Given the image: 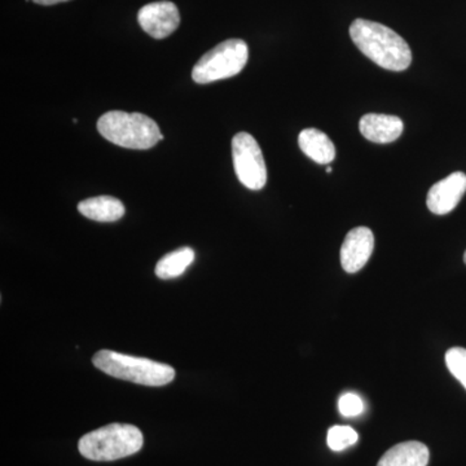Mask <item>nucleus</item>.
Masks as SVG:
<instances>
[{
    "label": "nucleus",
    "instance_id": "obj_1",
    "mask_svg": "<svg viewBox=\"0 0 466 466\" xmlns=\"http://www.w3.org/2000/svg\"><path fill=\"white\" fill-rule=\"evenodd\" d=\"M350 35L359 50L383 69L403 72L412 63L408 43L382 24L358 18L350 26Z\"/></svg>",
    "mask_w": 466,
    "mask_h": 466
},
{
    "label": "nucleus",
    "instance_id": "obj_2",
    "mask_svg": "<svg viewBox=\"0 0 466 466\" xmlns=\"http://www.w3.org/2000/svg\"><path fill=\"white\" fill-rule=\"evenodd\" d=\"M97 130L108 142L128 149H150L164 140L156 121L142 113H104L97 121Z\"/></svg>",
    "mask_w": 466,
    "mask_h": 466
},
{
    "label": "nucleus",
    "instance_id": "obj_3",
    "mask_svg": "<svg viewBox=\"0 0 466 466\" xmlns=\"http://www.w3.org/2000/svg\"><path fill=\"white\" fill-rule=\"evenodd\" d=\"M101 372L124 381L144 386H165L175 379V370L167 364L146 358L131 357L112 350H101L92 358Z\"/></svg>",
    "mask_w": 466,
    "mask_h": 466
},
{
    "label": "nucleus",
    "instance_id": "obj_4",
    "mask_svg": "<svg viewBox=\"0 0 466 466\" xmlns=\"http://www.w3.org/2000/svg\"><path fill=\"white\" fill-rule=\"evenodd\" d=\"M143 444V433L137 426L110 424L85 434L78 450L92 461H115L139 452Z\"/></svg>",
    "mask_w": 466,
    "mask_h": 466
},
{
    "label": "nucleus",
    "instance_id": "obj_5",
    "mask_svg": "<svg viewBox=\"0 0 466 466\" xmlns=\"http://www.w3.org/2000/svg\"><path fill=\"white\" fill-rule=\"evenodd\" d=\"M249 48L241 39H228L207 52L192 70L196 84L207 85L211 82L231 78L247 66Z\"/></svg>",
    "mask_w": 466,
    "mask_h": 466
},
{
    "label": "nucleus",
    "instance_id": "obj_6",
    "mask_svg": "<svg viewBox=\"0 0 466 466\" xmlns=\"http://www.w3.org/2000/svg\"><path fill=\"white\" fill-rule=\"evenodd\" d=\"M232 158L236 175L242 186L259 191L267 183V167L262 149L248 133H238L232 139Z\"/></svg>",
    "mask_w": 466,
    "mask_h": 466
},
{
    "label": "nucleus",
    "instance_id": "obj_7",
    "mask_svg": "<svg viewBox=\"0 0 466 466\" xmlns=\"http://www.w3.org/2000/svg\"><path fill=\"white\" fill-rule=\"evenodd\" d=\"M137 21L144 32L152 38L165 39L179 27V9L167 0L149 3L140 9Z\"/></svg>",
    "mask_w": 466,
    "mask_h": 466
},
{
    "label": "nucleus",
    "instance_id": "obj_8",
    "mask_svg": "<svg viewBox=\"0 0 466 466\" xmlns=\"http://www.w3.org/2000/svg\"><path fill=\"white\" fill-rule=\"evenodd\" d=\"M466 192V175L458 171L435 183L429 189L426 205L435 216H446L455 210Z\"/></svg>",
    "mask_w": 466,
    "mask_h": 466
},
{
    "label": "nucleus",
    "instance_id": "obj_9",
    "mask_svg": "<svg viewBox=\"0 0 466 466\" xmlns=\"http://www.w3.org/2000/svg\"><path fill=\"white\" fill-rule=\"evenodd\" d=\"M375 248V236L367 227H357L346 235L341 248V265L349 274L367 265Z\"/></svg>",
    "mask_w": 466,
    "mask_h": 466
},
{
    "label": "nucleus",
    "instance_id": "obj_10",
    "mask_svg": "<svg viewBox=\"0 0 466 466\" xmlns=\"http://www.w3.org/2000/svg\"><path fill=\"white\" fill-rule=\"evenodd\" d=\"M403 121L400 116L370 113L359 122V130L370 142L389 144L395 142L403 133Z\"/></svg>",
    "mask_w": 466,
    "mask_h": 466
},
{
    "label": "nucleus",
    "instance_id": "obj_11",
    "mask_svg": "<svg viewBox=\"0 0 466 466\" xmlns=\"http://www.w3.org/2000/svg\"><path fill=\"white\" fill-rule=\"evenodd\" d=\"M429 458H431V452L421 441H403L391 447L380 459L377 466H426Z\"/></svg>",
    "mask_w": 466,
    "mask_h": 466
},
{
    "label": "nucleus",
    "instance_id": "obj_12",
    "mask_svg": "<svg viewBox=\"0 0 466 466\" xmlns=\"http://www.w3.org/2000/svg\"><path fill=\"white\" fill-rule=\"evenodd\" d=\"M299 148L320 165H329L336 158V147L327 134L318 128H306L299 137Z\"/></svg>",
    "mask_w": 466,
    "mask_h": 466
},
{
    "label": "nucleus",
    "instance_id": "obj_13",
    "mask_svg": "<svg viewBox=\"0 0 466 466\" xmlns=\"http://www.w3.org/2000/svg\"><path fill=\"white\" fill-rule=\"evenodd\" d=\"M78 211L82 216L101 223L116 222L125 216V205L112 196H99L79 202Z\"/></svg>",
    "mask_w": 466,
    "mask_h": 466
},
{
    "label": "nucleus",
    "instance_id": "obj_14",
    "mask_svg": "<svg viewBox=\"0 0 466 466\" xmlns=\"http://www.w3.org/2000/svg\"><path fill=\"white\" fill-rule=\"evenodd\" d=\"M195 260V251L191 248H180L162 257L156 266V276L162 280L179 278Z\"/></svg>",
    "mask_w": 466,
    "mask_h": 466
},
{
    "label": "nucleus",
    "instance_id": "obj_15",
    "mask_svg": "<svg viewBox=\"0 0 466 466\" xmlns=\"http://www.w3.org/2000/svg\"><path fill=\"white\" fill-rule=\"evenodd\" d=\"M359 441V435L350 426L334 425L328 431L327 443L329 449L339 452L354 446Z\"/></svg>",
    "mask_w": 466,
    "mask_h": 466
},
{
    "label": "nucleus",
    "instance_id": "obj_16",
    "mask_svg": "<svg viewBox=\"0 0 466 466\" xmlns=\"http://www.w3.org/2000/svg\"><path fill=\"white\" fill-rule=\"evenodd\" d=\"M447 368L466 389V349L452 348L446 352Z\"/></svg>",
    "mask_w": 466,
    "mask_h": 466
},
{
    "label": "nucleus",
    "instance_id": "obj_17",
    "mask_svg": "<svg viewBox=\"0 0 466 466\" xmlns=\"http://www.w3.org/2000/svg\"><path fill=\"white\" fill-rule=\"evenodd\" d=\"M339 410L342 416L357 417L364 410V403L354 392H346L339 400Z\"/></svg>",
    "mask_w": 466,
    "mask_h": 466
},
{
    "label": "nucleus",
    "instance_id": "obj_18",
    "mask_svg": "<svg viewBox=\"0 0 466 466\" xmlns=\"http://www.w3.org/2000/svg\"><path fill=\"white\" fill-rule=\"evenodd\" d=\"M32 2L41 5H54L58 3L69 2V0H32Z\"/></svg>",
    "mask_w": 466,
    "mask_h": 466
},
{
    "label": "nucleus",
    "instance_id": "obj_19",
    "mask_svg": "<svg viewBox=\"0 0 466 466\" xmlns=\"http://www.w3.org/2000/svg\"><path fill=\"white\" fill-rule=\"evenodd\" d=\"M327 173H332V167H327Z\"/></svg>",
    "mask_w": 466,
    "mask_h": 466
},
{
    "label": "nucleus",
    "instance_id": "obj_20",
    "mask_svg": "<svg viewBox=\"0 0 466 466\" xmlns=\"http://www.w3.org/2000/svg\"><path fill=\"white\" fill-rule=\"evenodd\" d=\"M464 262H465V265H466V251H465V254H464Z\"/></svg>",
    "mask_w": 466,
    "mask_h": 466
}]
</instances>
